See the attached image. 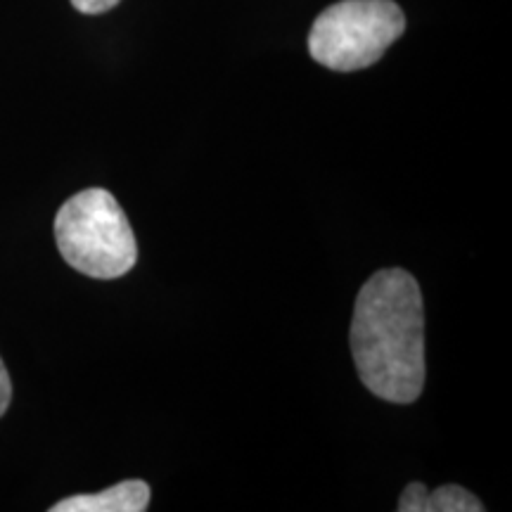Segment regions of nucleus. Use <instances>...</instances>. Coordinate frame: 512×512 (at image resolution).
Returning a JSON list of instances; mask_svg holds the SVG:
<instances>
[{"label": "nucleus", "instance_id": "obj_1", "mask_svg": "<svg viewBox=\"0 0 512 512\" xmlns=\"http://www.w3.org/2000/svg\"><path fill=\"white\" fill-rule=\"evenodd\" d=\"M361 382L384 401L413 403L425 387V304L403 268L370 275L356 297L349 330Z\"/></svg>", "mask_w": 512, "mask_h": 512}, {"label": "nucleus", "instance_id": "obj_2", "mask_svg": "<svg viewBox=\"0 0 512 512\" xmlns=\"http://www.w3.org/2000/svg\"><path fill=\"white\" fill-rule=\"evenodd\" d=\"M62 259L88 278L114 280L136 266L138 242L124 209L105 188L76 192L55 216Z\"/></svg>", "mask_w": 512, "mask_h": 512}, {"label": "nucleus", "instance_id": "obj_3", "mask_svg": "<svg viewBox=\"0 0 512 512\" xmlns=\"http://www.w3.org/2000/svg\"><path fill=\"white\" fill-rule=\"evenodd\" d=\"M403 31L406 17L394 0H342L313 22L309 53L332 72H358L380 60Z\"/></svg>", "mask_w": 512, "mask_h": 512}, {"label": "nucleus", "instance_id": "obj_4", "mask_svg": "<svg viewBox=\"0 0 512 512\" xmlns=\"http://www.w3.org/2000/svg\"><path fill=\"white\" fill-rule=\"evenodd\" d=\"M147 505H150V484L143 479H126L100 494L64 498L50 512H145Z\"/></svg>", "mask_w": 512, "mask_h": 512}, {"label": "nucleus", "instance_id": "obj_5", "mask_svg": "<svg viewBox=\"0 0 512 512\" xmlns=\"http://www.w3.org/2000/svg\"><path fill=\"white\" fill-rule=\"evenodd\" d=\"M396 508L401 512H482L484 505L458 484H444L427 491L425 484L413 482L403 489Z\"/></svg>", "mask_w": 512, "mask_h": 512}, {"label": "nucleus", "instance_id": "obj_6", "mask_svg": "<svg viewBox=\"0 0 512 512\" xmlns=\"http://www.w3.org/2000/svg\"><path fill=\"white\" fill-rule=\"evenodd\" d=\"M121 0H72V5L83 15H102L117 8Z\"/></svg>", "mask_w": 512, "mask_h": 512}, {"label": "nucleus", "instance_id": "obj_7", "mask_svg": "<svg viewBox=\"0 0 512 512\" xmlns=\"http://www.w3.org/2000/svg\"><path fill=\"white\" fill-rule=\"evenodd\" d=\"M12 401V382L8 375V368H5L3 358H0V418H3L5 411H8Z\"/></svg>", "mask_w": 512, "mask_h": 512}]
</instances>
